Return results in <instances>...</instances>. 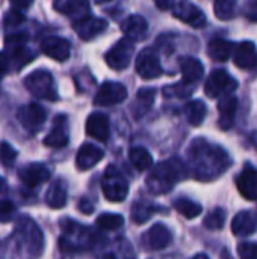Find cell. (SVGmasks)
<instances>
[{"instance_id": "obj_19", "label": "cell", "mask_w": 257, "mask_h": 259, "mask_svg": "<svg viewBox=\"0 0 257 259\" xmlns=\"http://www.w3.org/2000/svg\"><path fill=\"white\" fill-rule=\"evenodd\" d=\"M86 134L97 141L106 143L109 140V118L101 112H94L86 118Z\"/></svg>"}, {"instance_id": "obj_30", "label": "cell", "mask_w": 257, "mask_h": 259, "mask_svg": "<svg viewBox=\"0 0 257 259\" xmlns=\"http://www.w3.org/2000/svg\"><path fill=\"white\" fill-rule=\"evenodd\" d=\"M156 211H158L156 205L147 200H138L136 203H133V208H132V220L136 225H144L145 222L150 220V217Z\"/></svg>"}, {"instance_id": "obj_37", "label": "cell", "mask_w": 257, "mask_h": 259, "mask_svg": "<svg viewBox=\"0 0 257 259\" xmlns=\"http://www.w3.org/2000/svg\"><path fill=\"white\" fill-rule=\"evenodd\" d=\"M17 150L9 144V143H2L0 144V164L3 167H12L17 161Z\"/></svg>"}, {"instance_id": "obj_32", "label": "cell", "mask_w": 257, "mask_h": 259, "mask_svg": "<svg viewBox=\"0 0 257 259\" xmlns=\"http://www.w3.org/2000/svg\"><path fill=\"white\" fill-rule=\"evenodd\" d=\"M174 209L179 214H182L183 217L189 219V220L198 217L203 212V208L198 203H195V202H192L189 199H177L174 202Z\"/></svg>"}, {"instance_id": "obj_5", "label": "cell", "mask_w": 257, "mask_h": 259, "mask_svg": "<svg viewBox=\"0 0 257 259\" xmlns=\"http://www.w3.org/2000/svg\"><path fill=\"white\" fill-rule=\"evenodd\" d=\"M24 87L35 97L47 99V100H58V91L55 88L53 77L45 70H36L30 73L29 76H26Z\"/></svg>"}, {"instance_id": "obj_11", "label": "cell", "mask_w": 257, "mask_h": 259, "mask_svg": "<svg viewBox=\"0 0 257 259\" xmlns=\"http://www.w3.org/2000/svg\"><path fill=\"white\" fill-rule=\"evenodd\" d=\"M127 97V88L120 82H105L94 99V103L98 106H112L124 102Z\"/></svg>"}, {"instance_id": "obj_38", "label": "cell", "mask_w": 257, "mask_h": 259, "mask_svg": "<svg viewBox=\"0 0 257 259\" xmlns=\"http://www.w3.org/2000/svg\"><path fill=\"white\" fill-rule=\"evenodd\" d=\"M15 212H17V208L11 200H8V199L0 200V223L12 222L15 217Z\"/></svg>"}, {"instance_id": "obj_16", "label": "cell", "mask_w": 257, "mask_h": 259, "mask_svg": "<svg viewBox=\"0 0 257 259\" xmlns=\"http://www.w3.org/2000/svg\"><path fill=\"white\" fill-rule=\"evenodd\" d=\"M171 240H173V234L168 229V226H165L164 223L153 225L148 229V232L144 235V241L151 250H162L168 247Z\"/></svg>"}, {"instance_id": "obj_6", "label": "cell", "mask_w": 257, "mask_h": 259, "mask_svg": "<svg viewBox=\"0 0 257 259\" xmlns=\"http://www.w3.org/2000/svg\"><path fill=\"white\" fill-rule=\"evenodd\" d=\"M238 88V80L232 77L226 70H215L206 80L204 93L211 99L232 96V93Z\"/></svg>"}, {"instance_id": "obj_17", "label": "cell", "mask_w": 257, "mask_h": 259, "mask_svg": "<svg viewBox=\"0 0 257 259\" xmlns=\"http://www.w3.org/2000/svg\"><path fill=\"white\" fill-rule=\"evenodd\" d=\"M233 62L242 70H253L257 65L256 46L251 41H242L235 46Z\"/></svg>"}, {"instance_id": "obj_13", "label": "cell", "mask_w": 257, "mask_h": 259, "mask_svg": "<svg viewBox=\"0 0 257 259\" xmlns=\"http://www.w3.org/2000/svg\"><path fill=\"white\" fill-rule=\"evenodd\" d=\"M52 173L50 170L38 162H32L24 165L20 171H18V179L29 188H35L39 187L41 184L47 182L50 179Z\"/></svg>"}, {"instance_id": "obj_22", "label": "cell", "mask_w": 257, "mask_h": 259, "mask_svg": "<svg viewBox=\"0 0 257 259\" xmlns=\"http://www.w3.org/2000/svg\"><path fill=\"white\" fill-rule=\"evenodd\" d=\"M53 8H55L58 12H61V14H64V15L73 18L74 23H76V21H80V20H83V18H86V17H89V15H88V12H89V5H88V2L61 0V2H55V3H53Z\"/></svg>"}, {"instance_id": "obj_8", "label": "cell", "mask_w": 257, "mask_h": 259, "mask_svg": "<svg viewBox=\"0 0 257 259\" xmlns=\"http://www.w3.org/2000/svg\"><path fill=\"white\" fill-rule=\"evenodd\" d=\"M133 56V42L129 39L118 41L105 56L106 64L114 70H124L129 67Z\"/></svg>"}, {"instance_id": "obj_39", "label": "cell", "mask_w": 257, "mask_h": 259, "mask_svg": "<svg viewBox=\"0 0 257 259\" xmlns=\"http://www.w3.org/2000/svg\"><path fill=\"white\" fill-rule=\"evenodd\" d=\"M23 21H24L23 12L18 11V9H15V8H11V9L5 14V17H3V23H5V27H6V29H8V27H15V26H18V24L23 23Z\"/></svg>"}, {"instance_id": "obj_46", "label": "cell", "mask_w": 257, "mask_h": 259, "mask_svg": "<svg viewBox=\"0 0 257 259\" xmlns=\"http://www.w3.org/2000/svg\"><path fill=\"white\" fill-rule=\"evenodd\" d=\"M101 259H117V256H115V255H112V253H106V255H105Z\"/></svg>"}, {"instance_id": "obj_14", "label": "cell", "mask_w": 257, "mask_h": 259, "mask_svg": "<svg viewBox=\"0 0 257 259\" xmlns=\"http://www.w3.org/2000/svg\"><path fill=\"white\" fill-rule=\"evenodd\" d=\"M74 32L85 41L92 39L108 29V21L98 17H86L73 24Z\"/></svg>"}, {"instance_id": "obj_33", "label": "cell", "mask_w": 257, "mask_h": 259, "mask_svg": "<svg viewBox=\"0 0 257 259\" xmlns=\"http://www.w3.org/2000/svg\"><path fill=\"white\" fill-rule=\"evenodd\" d=\"M97 226L103 231H117L120 228L124 226V219L120 214H111V212H105L100 214L97 219Z\"/></svg>"}, {"instance_id": "obj_35", "label": "cell", "mask_w": 257, "mask_h": 259, "mask_svg": "<svg viewBox=\"0 0 257 259\" xmlns=\"http://www.w3.org/2000/svg\"><path fill=\"white\" fill-rule=\"evenodd\" d=\"M214 9H215V15L220 20H230L235 17L236 3L232 0H218V2H215Z\"/></svg>"}, {"instance_id": "obj_3", "label": "cell", "mask_w": 257, "mask_h": 259, "mask_svg": "<svg viewBox=\"0 0 257 259\" xmlns=\"http://www.w3.org/2000/svg\"><path fill=\"white\" fill-rule=\"evenodd\" d=\"M15 235L20 237L18 243L15 244L18 252L26 246L29 255H33V258L39 256L44 241H42V234L39 228L35 225V222H32L29 217H23V220L18 222L15 228Z\"/></svg>"}, {"instance_id": "obj_34", "label": "cell", "mask_w": 257, "mask_h": 259, "mask_svg": "<svg viewBox=\"0 0 257 259\" xmlns=\"http://www.w3.org/2000/svg\"><path fill=\"white\" fill-rule=\"evenodd\" d=\"M194 85L191 83H186V82H179V83H174V85H170V87H165L164 88V94L167 97H176V99H183V97H189L192 93H194Z\"/></svg>"}, {"instance_id": "obj_20", "label": "cell", "mask_w": 257, "mask_h": 259, "mask_svg": "<svg viewBox=\"0 0 257 259\" xmlns=\"http://www.w3.org/2000/svg\"><path fill=\"white\" fill-rule=\"evenodd\" d=\"M236 187L247 200H257V170L247 165L236 179Z\"/></svg>"}, {"instance_id": "obj_2", "label": "cell", "mask_w": 257, "mask_h": 259, "mask_svg": "<svg viewBox=\"0 0 257 259\" xmlns=\"http://www.w3.org/2000/svg\"><path fill=\"white\" fill-rule=\"evenodd\" d=\"M183 176V165L177 159H168L155 167L147 178V187L155 194H165L174 188Z\"/></svg>"}, {"instance_id": "obj_44", "label": "cell", "mask_w": 257, "mask_h": 259, "mask_svg": "<svg viewBox=\"0 0 257 259\" xmlns=\"http://www.w3.org/2000/svg\"><path fill=\"white\" fill-rule=\"evenodd\" d=\"M251 141H253L254 147L257 149V132H253V134H251Z\"/></svg>"}, {"instance_id": "obj_29", "label": "cell", "mask_w": 257, "mask_h": 259, "mask_svg": "<svg viewBox=\"0 0 257 259\" xmlns=\"http://www.w3.org/2000/svg\"><path fill=\"white\" fill-rule=\"evenodd\" d=\"M206 114H208V108L201 100H191L185 106V115L191 126H200L204 121Z\"/></svg>"}, {"instance_id": "obj_1", "label": "cell", "mask_w": 257, "mask_h": 259, "mask_svg": "<svg viewBox=\"0 0 257 259\" xmlns=\"http://www.w3.org/2000/svg\"><path fill=\"white\" fill-rule=\"evenodd\" d=\"M232 164L230 156L223 147L195 140L189 149V165L198 181H212L224 173Z\"/></svg>"}, {"instance_id": "obj_42", "label": "cell", "mask_w": 257, "mask_h": 259, "mask_svg": "<svg viewBox=\"0 0 257 259\" xmlns=\"http://www.w3.org/2000/svg\"><path fill=\"white\" fill-rule=\"evenodd\" d=\"M79 211H80L82 214H86V215H89V214H92V211H94V206H92V203H91L88 199H82V200L79 202Z\"/></svg>"}, {"instance_id": "obj_9", "label": "cell", "mask_w": 257, "mask_h": 259, "mask_svg": "<svg viewBox=\"0 0 257 259\" xmlns=\"http://www.w3.org/2000/svg\"><path fill=\"white\" fill-rule=\"evenodd\" d=\"M136 71L138 74L145 79V80H150V79H156L162 74V65H161V61H159V56L155 53V50L151 49H145L142 50L138 58H136Z\"/></svg>"}, {"instance_id": "obj_26", "label": "cell", "mask_w": 257, "mask_h": 259, "mask_svg": "<svg viewBox=\"0 0 257 259\" xmlns=\"http://www.w3.org/2000/svg\"><path fill=\"white\" fill-rule=\"evenodd\" d=\"M155 96H156V91L151 88H144V90L138 91L136 99L132 103V115L136 120L142 118L150 111V108L153 106V102H155Z\"/></svg>"}, {"instance_id": "obj_21", "label": "cell", "mask_w": 257, "mask_h": 259, "mask_svg": "<svg viewBox=\"0 0 257 259\" xmlns=\"http://www.w3.org/2000/svg\"><path fill=\"white\" fill-rule=\"evenodd\" d=\"M218 112H220V127L223 131H229L233 123H235V117L238 112V99L235 96H226L221 97L218 102Z\"/></svg>"}, {"instance_id": "obj_40", "label": "cell", "mask_w": 257, "mask_h": 259, "mask_svg": "<svg viewBox=\"0 0 257 259\" xmlns=\"http://www.w3.org/2000/svg\"><path fill=\"white\" fill-rule=\"evenodd\" d=\"M238 255L241 259H257V244L256 243H239Z\"/></svg>"}, {"instance_id": "obj_7", "label": "cell", "mask_w": 257, "mask_h": 259, "mask_svg": "<svg viewBox=\"0 0 257 259\" xmlns=\"http://www.w3.org/2000/svg\"><path fill=\"white\" fill-rule=\"evenodd\" d=\"M171 12L176 18L182 20L183 23L192 26V27H203L206 24V15L203 14V11L189 3V2H177V3H171Z\"/></svg>"}, {"instance_id": "obj_25", "label": "cell", "mask_w": 257, "mask_h": 259, "mask_svg": "<svg viewBox=\"0 0 257 259\" xmlns=\"http://www.w3.org/2000/svg\"><path fill=\"white\" fill-rule=\"evenodd\" d=\"M180 73H182L183 82L194 85L197 80L201 79V76L204 73V67L197 58L186 56V58L180 59Z\"/></svg>"}, {"instance_id": "obj_45", "label": "cell", "mask_w": 257, "mask_h": 259, "mask_svg": "<svg viewBox=\"0 0 257 259\" xmlns=\"http://www.w3.org/2000/svg\"><path fill=\"white\" fill-rule=\"evenodd\" d=\"M192 259H209V258H208V255H204V253H198V255H195Z\"/></svg>"}, {"instance_id": "obj_15", "label": "cell", "mask_w": 257, "mask_h": 259, "mask_svg": "<svg viewBox=\"0 0 257 259\" xmlns=\"http://www.w3.org/2000/svg\"><path fill=\"white\" fill-rule=\"evenodd\" d=\"M121 30L126 35V39L136 42V41H142L147 36L148 32V23L142 15H129L123 24H121Z\"/></svg>"}, {"instance_id": "obj_18", "label": "cell", "mask_w": 257, "mask_h": 259, "mask_svg": "<svg viewBox=\"0 0 257 259\" xmlns=\"http://www.w3.org/2000/svg\"><path fill=\"white\" fill-rule=\"evenodd\" d=\"M105 156V152L89 143H85L83 146H80L77 156H76V167L80 171H86L92 167H95Z\"/></svg>"}, {"instance_id": "obj_27", "label": "cell", "mask_w": 257, "mask_h": 259, "mask_svg": "<svg viewBox=\"0 0 257 259\" xmlns=\"http://www.w3.org/2000/svg\"><path fill=\"white\" fill-rule=\"evenodd\" d=\"M235 52V44L223 39V38H214L208 46V53L211 59L218 62H226Z\"/></svg>"}, {"instance_id": "obj_28", "label": "cell", "mask_w": 257, "mask_h": 259, "mask_svg": "<svg viewBox=\"0 0 257 259\" xmlns=\"http://www.w3.org/2000/svg\"><path fill=\"white\" fill-rule=\"evenodd\" d=\"M45 202L53 209H61L67 205V188L62 181H56L47 190Z\"/></svg>"}, {"instance_id": "obj_10", "label": "cell", "mask_w": 257, "mask_h": 259, "mask_svg": "<svg viewBox=\"0 0 257 259\" xmlns=\"http://www.w3.org/2000/svg\"><path fill=\"white\" fill-rule=\"evenodd\" d=\"M17 118L20 120L21 126L26 131L35 132V131H38L44 124V121L47 118V112H45V109L41 105L29 103V105H24V106H21L18 109Z\"/></svg>"}, {"instance_id": "obj_36", "label": "cell", "mask_w": 257, "mask_h": 259, "mask_svg": "<svg viewBox=\"0 0 257 259\" xmlns=\"http://www.w3.org/2000/svg\"><path fill=\"white\" fill-rule=\"evenodd\" d=\"M226 223V211L221 208H217L214 211H211L208 214V217L204 219V226L211 231H218L224 226Z\"/></svg>"}, {"instance_id": "obj_41", "label": "cell", "mask_w": 257, "mask_h": 259, "mask_svg": "<svg viewBox=\"0 0 257 259\" xmlns=\"http://www.w3.org/2000/svg\"><path fill=\"white\" fill-rule=\"evenodd\" d=\"M9 62H11L9 56H8L5 52H0V80H2L3 76L8 73V70H9Z\"/></svg>"}, {"instance_id": "obj_23", "label": "cell", "mask_w": 257, "mask_h": 259, "mask_svg": "<svg viewBox=\"0 0 257 259\" xmlns=\"http://www.w3.org/2000/svg\"><path fill=\"white\" fill-rule=\"evenodd\" d=\"M65 117L59 115L55 118V124L53 129L50 131V134L44 138V146L52 147V149H62L68 144L70 138L65 129Z\"/></svg>"}, {"instance_id": "obj_31", "label": "cell", "mask_w": 257, "mask_h": 259, "mask_svg": "<svg viewBox=\"0 0 257 259\" xmlns=\"http://www.w3.org/2000/svg\"><path fill=\"white\" fill-rule=\"evenodd\" d=\"M130 162L133 164V167L139 171H145L151 167L153 164V158L151 155L144 149V147H135L130 150Z\"/></svg>"}, {"instance_id": "obj_43", "label": "cell", "mask_w": 257, "mask_h": 259, "mask_svg": "<svg viewBox=\"0 0 257 259\" xmlns=\"http://www.w3.org/2000/svg\"><path fill=\"white\" fill-rule=\"evenodd\" d=\"M29 6H32L30 2H12V3H11V8H15V9H18V11H21V12H23V9H26V8H29Z\"/></svg>"}, {"instance_id": "obj_24", "label": "cell", "mask_w": 257, "mask_h": 259, "mask_svg": "<svg viewBox=\"0 0 257 259\" xmlns=\"http://www.w3.org/2000/svg\"><path fill=\"white\" fill-rule=\"evenodd\" d=\"M257 220L250 211H241L232 222V231L236 237H247L256 232Z\"/></svg>"}, {"instance_id": "obj_4", "label": "cell", "mask_w": 257, "mask_h": 259, "mask_svg": "<svg viewBox=\"0 0 257 259\" xmlns=\"http://www.w3.org/2000/svg\"><path fill=\"white\" fill-rule=\"evenodd\" d=\"M101 191L106 197V200L118 203L123 202L127 197L129 193V184L123 178V175L117 170V167L109 165L103 175L101 181Z\"/></svg>"}, {"instance_id": "obj_12", "label": "cell", "mask_w": 257, "mask_h": 259, "mask_svg": "<svg viewBox=\"0 0 257 259\" xmlns=\"http://www.w3.org/2000/svg\"><path fill=\"white\" fill-rule=\"evenodd\" d=\"M41 52L58 61V62H64L70 58V53H71V47H70V42L65 39V38H61V36H47L41 41Z\"/></svg>"}, {"instance_id": "obj_47", "label": "cell", "mask_w": 257, "mask_h": 259, "mask_svg": "<svg viewBox=\"0 0 257 259\" xmlns=\"http://www.w3.org/2000/svg\"><path fill=\"white\" fill-rule=\"evenodd\" d=\"M3 187H5V181L2 179V176H0V191L3 190Z\"/></svg>"}]
</instances>
